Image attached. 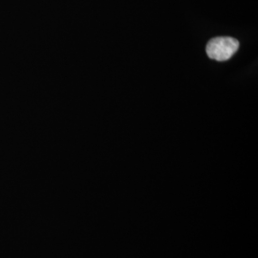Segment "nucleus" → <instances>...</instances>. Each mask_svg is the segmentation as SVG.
<instances>
[{"label":"nucleus","mask_w":258,"mask_h":258,"mask_svg":"<svg viewBox=\"0 0 258 258\" xmlns=\"http://www.w3.org/2000/svg\"><path fill=\"white\" fill-rule=\"evenodd\" d=\"M239 49V41L231 37H219L209 41L206 51L210 58L217 61L229 60Z\"/></svg>","instance_id":"1"}]
</instances>
